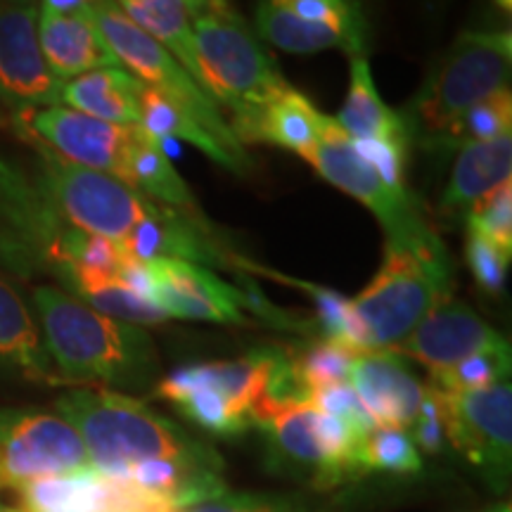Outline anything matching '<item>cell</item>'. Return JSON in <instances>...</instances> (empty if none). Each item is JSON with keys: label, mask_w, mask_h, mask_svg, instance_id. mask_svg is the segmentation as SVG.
<instances>
[{"label": "cell", "mask_w": 512, "mask_h": 512, "mask_svg": "<svg viewBox=\"0 0 512 512\" xmlns=\"http://www.w3.org/2000/svg\"><path fill=\"white\" fill-rule=\"evenodd\" d=\"M34 306L62 384L143 389L157 377V349L140 325L114 320L50 285L36 287Z\"/></svg>", "instance_id": "obj_1"}, {"label": "cell", "mask_w": 512, "mask_h": 512, "mask_svg": "<svg viewBox=\"0 0 512 512\" xmlns=\"http://www.w3.org/2000/svg\"><path fill=\"white\" fill-rule=\"evenodd\" d=\"M55 411L79 434L98 475L121 479L145 460H207L216 451L133 396L105 387L62 394Z\"/></svg>", "instance_id": "obj_2"}, {"label": "cell", "mask_w": 512, "mask_h": 512, "mask_svg": "<svg viewBox=\"0 0 512 512\" xmlns=\"http://www.w3.org/2000/svg\"><path fill=\"white\" fill-rule=\"evenodd\" d=\"M190 15L200 83L230 112V131L240 140L254 119L292 86L230 0H190Z\"/></svg>", "instance_id": "obj_3"}, {"label": "cell", "mask_w": 512, "mask_h": 512, "mask_svg": "<svg viewBox=\"0 0 512 512\" xmlns=\"http://www.w3.org/2000/svg\"><path fill=\"white\" fill-rule=\"evenodd\" d=\"M453 264L432 230L387 240L384 261L370 285L351 299L363 351L396 349L418 323L453 297Z\"/></svg>", "instance_id": "obj_4"}, {"label": "cell", "mask_w": 512, "mask_h": 512, "mask_svg": "<svg viewBox=\"0 0 512 512\" xmlns=\"http://www.w3.org/2000/svg\"><path fill=\"white\" fill-rule=\"evenodd\" d=\"M510 31H463L434 64L403 114L408 138L427 150H448L463 114L510 83Z\"/></svg>", "instance_id": "obj_5"}, {"label": "cell", "mask_w": 512, "mask_h": 512, "mask_svg": "<svg viewBox=\"0 0 512 512\" xmlns=\"http://www.w3.org/2000/svg\"><path fill=\"white\" fill-rule=\"evenodd\" d=\"M88 15L98 27L100 36L105 38L107 48L117 57L119 67H126V72L136 76L143 86L152 88L174 102L176 107H181L183 112H188L245 169L252 166L245 145L235 138L228 119L221 114L219 102L185 72L181 62L169 50L159 46L152 36H147L138 24H133L114 0H98V3L88 5Z\"/></svg>", "instance_id": "obj_6"}, {"label": "cell", "mask_w": 512, "mask_h": 512, "mask_svg": "<svg viewBox=\"0 0 512 512\" xmlns=\"http://www.w3.org/2000/svg\"><path fill=\"white\" fill-rule=\"evenodd\" d=\"M280 349H259L238 361L185 366L157 384V396L216 437H235L252 427L256 401L266 392Z\"/></svg>", "instance_id": "obj_7"}, {"label": "cell", "mask_w": 512, "mask_h": 512, "mask_svg": "<svg viewBox=\"0 0 512 512\" xmlns=\"http://www.w3.org/2000/svg\"><path fill=\"white\" fill-rule=\"evenodd\" d=\"M38 181L64 223L83 233L110 238L119 245H124L140 226L169 209L119 178L64 162L46 145L41 147Z\"/></svg>", "instance_id": "obj_8"}, {"label": "cell", "mask_w": 512, "mask_h": 512, "mask_svg": "<svg viewBox=\"0 0 512 512\" xmlns=\"http://www.w3.org/2000/svg\"><path fill=\"white\" fill-rule=\"evenodd\" d=\"M325 181L354 197L375 214L382 223L387 240H406L432 230L422 216L408 188H394L380 176V171L356 150L335 117L323 114L318 126V140L306 157Z\"/></svg>", "instance_id": "obj_9"}, {"label": "cell", "mask_w": 512, "mask_h": 512, "mask_svg": "<svg viewBox=\"0 0 512 512\" xmlns=\"http://www.w3.org/2000/svg\"><path fill=\"white\" fill-rule=\"evenodd\" d=\"M256 36L285 53L323 50L368 55L370 24L363 0H256Z\"/></svg>", "instance_id": "obj_10"}, {"label": "cell", "mask_w": 512, "mask_h": 512, "mask_svg": "<svg viewBox=\"0 0 512 512\" xmlns=\"http://www.w3.org/2000/svg\"><path fill=\"white\" fill-rule=\"evenodd\" d=\"M41 181L27 178L0 159V264L29 275H62V249L69 233Z\"/></svg>", "instance_id": "obj_11"}, {"label": "cell", "mask_w": 512, "mask_h": 512, "mask_svg": "<svg viewBox=\"0 0 512 512\" xmlns=\"http://www.w3.org/2000/svg\"><path fill=\"white\" fill-rule=\"evenodd\" d=\"M86 446L60 413L0 408V489L86 470Z\"/></svg>", "instance_id": "obj_12"}, {"label": "cell", "mask_w": 512, "mask_h": 512, "mask_svg": "<svg viewBox=\"0 0 512 512\" xmlns=\"http://www.w3.org/2000/svg\"><path fill=\"white\" fill-rule=\"evenodd\" d=\"M444 394L446 441L482 470L486 482L503 491L512 463L510 380L465 394Z\"/></svg>", "instance_id": "obj_13"}, {"label": "cell", "mask_w": 512, "mask_h": 512, "mask_svg": "<svg viewBox=\"0 0 512 512\" xmlns=\"http://www.w3.org/2000/svg\"><path fill=\"white\" fill-rule=\"evenodd\" d=\"M12 124L34 140H41L64 162L100 171L126 183L128 152L136 126H119L69 107H38L12 117Z\"/></svg>", "instance_id": "obj_14"}, {"label": "cell", "mask_w": 512, "mask_h": 512, "mask_svg": "<svg viewBox=\"0 0 512 512\" xmlns=\"http://www.w3.org/2000/svg\"><path fill=\"white\" fill-rule=\"evenodd\" d=\"M0 105L15 114L62 105V83L38 43L36 5L0 3Z\"/></svg>", "instance_id": "obj_15"}, {"label": "cell", "mask_w": 512, "mask_h": 512, "mask_svg": "<svg viewBox=\"0 0 512 512\" xmlns=\"http://www.w3.org/2000/svg\"><path fill=\"white\" fill-rule=\"evenodd\" d=\"M145 264L152 304L159 306L166 318L247 325L245 309L254 306L252 294L226 283L209 268L178 259H155Z\"/></svg>", "instance_id": "obj_16"}, {"label": "cell", "mask_w": 512, "mask_h": 512, "mask_svg": "<svg viewBox=\"0 0 512 512\" xmlns=\"http://www.w3.org/2000/svg\"><path fill=\"white\" fill-rule=\"evenodd\" d=\"M508 347V339L491 328L475 309L451 297L427 313L418 328L389 351L413 358L430 370V375H439L465 358Z\"/></svg>", "instance_id": "obj_17"}, {"label": "cell", "mask_w": 512, "mask_h": 512, "mask_svg": "<svg viewBox=\"0 0 512 512\" xmlns=\"http://www.w3.org/2000/svg\"><path fill=\"white\" fill-rule=\"evenodd\" d=\"M252 425L261 427L271 441V451L294 472L309 475L313 484L335 486L344 482L335 458L320 434L318 408L304 403H256Z\"/></svg>", "instance_id": "obj_18"}, {"label": "cell", "mask_w": 512, "mask_h": 512, "mask_svg": "<svg viewBox=\"0 0 512 512\" xmlns=\"http://www.w3.org/2000/svg\"><path fill=\"white\" fill-rule=\"evenodd\" d=\"M349 384L377 427H411L425 396L406 361L389 349L361 351L351 363Z\"/></svg>", "instance_id": "obj_19"}, {"label": "cell", "mask_w": 512, "mask_h": 512, "mask_svg": "<svg viewBox=\"0 0 512 512\" xmlns=\"http://www.w3.org/2000/svg\"><path fill=\"white\" fill-rule=\"evenodd\" d=\"M38 43L50 74L64 83L93 69L119 67L117 57L107 48L93 24L88 8L81 12H53L41 8L38 12Z\"/></svg>", "instance_id": "obj_20"}, {"label": "cell", "mask_w": 512, "mask_h": 512, "mask_svg": "<svg viewBox=\"0 0 512 512\" xmlns=\"http://www.w3.org/2000/svg\"><path fill=\"white\" fill-rule=\"evenodd\" d=\"M0 373L41 384H62L36 318L8 278L0 275Z\"/></svg>", "instance_id": "obj_21"}, {"label": "cell", "mask_w": 512, "mask_h": 512, "mask_svg": "<svg viewBox=\"0 0 512 512\" xmlns=\"http://www.w3.org/2000/svg\"><path fill=\"white\" fill-rule=\"evenodd\" d=\"M512 171V138L503 136L486 143H467L458 147L446 192L441 195L439 209L446 216H463L479 200L510 181Z\"/></svg>", "instance_id": "obj_22"}, {"label": "cell", "mask_w": 512, "mask_h": 512, "mask_svg": "<svg viewBox=\"0 0 512 512\" xmlns=\"http://www.w3.org/2000/svg\"><path fill=\"white\" fill-rule=\"evenodd\" d=\"M140 83L121 67H102L62 83V102L69 110L119 126H140Z\"/></svg>", "instance_id": "obj_23"}, {"label": "cell", "mask_w": 512, "mask_h": 512, "mask_svg": "<svg viewBox=\"0 0 512 512\" xmlns=\"http://www.w3.org/2000/svg\"><path fill=\"white\" fill-rule=\"evenodd\" d=\"M126 185L140 190L150 200L162 202L164 207L178 211L185 219L200 223V226H209L204 221L200 204L192 197L190 188L162 150V143H157L143 126H136V133H133L126 166Z\"/></svg>", "instance_id": "obj_24"}, {"label": "cell", "mask_w": 512, "mask_h": 512, "mask_svg": "<svg viewBox=\"0 0 512 512\" xmlns=\"http://www.w3.org/2000/svg\"><path fill=\"white\" fill-rule=\"evenodd\" d=\"M335 121L351 140H377V143L406 140L411 143L401 114L389 110L377 93L368 57L351 60L349 93Z\"/></svg>", "instance_id": "obj_25"}, {"label": "cell", "mask_w": 512, "mask_h": 512, "mask_svg": "<svg viewBox=\"0 0 512 512\" xmlns=\"http://www.w3.org/2000/svg\"><path fill=\"white\" fill-rule=\"evenodd\" d=\"M320 117L323 112H318L306 95L290 88L254 119V124L242 133L240 143L278 145L306 159L318 140Z\"/></svg>", "instance_id": "obj_26"}, {"label": "cell", "mask_w": 512, "mask_h": 512, "mask_svg": "<svg viewBox=\"0 0 512 512\" xmlns=\"http://www.w3.org/2000/svg\"><path fill=\"white\" fill-rule=\"evenodd\" d=\"M121 12L147 36L169 50L181 67L200 83L195 36H192L190 0H114ZM202 86V83H200Z\"/></svg>", "instance_id": "obj_27"}, {"label": "cell", "mask_w": 512, "mask_h": 512, "mask_svg": "<svg viewBox=\"0 0 512 512\" xmlns=\"http://www.w3.org/2000/svg\"><path fill=\"white\" fill-rule=\"evenodd\" d=\"M138 112H140V126L150 133L157 143L169 138L185 140V143L195 145L197 150H202L204 155L219 162L226 169L242 174L247 171L238 159L230 157V152L223 147L219 140L211 136L209 131L197 124L188 112H183L181 107H176L174 102L166 100L164 95H159L152 88L140 86V98H138Z\"/></svg>", "instance_id": "obj_28"}, {"label": "cell", "mask_w": 512, "mask_h": 512, "mask_svg": "<svg viewBox=\"0 0 512 512\" xmlns=\"http://www.w3.org/2000/svg\"><path fill=\"white\" fill-rule=\"evenodd\" d=\"M361 351L347 347V344L332 342V339H313L302 349L287 351L294 375L309 392V399L318 389L332 387V384L349 382L351 363Z\"/></svg>", "instance_id": "obj_29"}, {"label": "cell", "mask_w": 512, "mask_h": 512, "mask_svg": "<svg viewBox=\"0 0 512 512\" xmlns=\"http://www.w3.org/2000/svg\"><path fill=\"white\" fill-rule=\"evenodd\" d=\"M361 470H384L396 475H415L422 470L420 451L411 434L399 427H375L366 434L358 451Z\"/></svg>", "instance_id": "obj_30"}, {"label": "cell", "mask_w": 512, "mask_h": 512, "mask_svg": "<svg viewBox=\"0 0 512 512\" xmlns=\"http://www.w3.org/2000/svg\"><path fill=\"white\" fill-rule=\"evenodd\" d=\"M510 377V347L484 351L465 361L456 363L444 373L432 375V387L446 394H465L479 392V389L494 387Z\"/></svg>", "instance_id": "obj_31"}, {"label": "cell", "mask_w": 512, "mask_h": 512, "mask_svg": "<svg viewBox=\"0 0 512 512\" xmlns=\"http://www.w3.org/2000/svg\"><path fill=\"white\" fill-rule=\"evenodd\" d=\"M512 133V95L510 88H503L489 98L479 102L463 114L458 126L453 128L451 147H463L467 143H486Z\"/></svg>", "instance_id": "obj_32"}, {"label": "cell", "mask_w": 512, "mask_h": 512, "mask_svg": "<svg viewBox=\"0 0 512 512\" xmlns=\"http://www.w3.org/2000/svg\"><path fill=\"white\" fill-rule=\"evenodd\" d=\"M467 233L489 240L512 254V185L510 181L496 188L465 214Z\"/></svg>", "instance_id": "obj_33"}, {"label": "cell", "mask_w": 512, "mask_h": 512, "mask_svg": "<svg viewBox=\"0 0 512 512\" xmlns=\"http://www.w3.org/2000/svg\"><path fill=\"white\" fill-rule=\"evenodd\" d=\"M81 302L114 320L140 325V328H143V325H159L166 320V313L159 309V306L152 304L150 299L140 297V294L133 290H128V287L121 283H110L83 294Z\"/></svg>", "instance_id": "obj_34"}, {"label": "cell", "mask_w": 512, "mask_h": 512, "mask_svg": "<svg viewBox=\"0 0 512 512\" xmlns=\"http://www.w3.org/2000/svg\"><path fill=\"white\" fill-rule=\"evenodd\" d=\"M465 259L475 275L477 285L489 294H501L508 278V266L512 254L503 252L501 247L491 245L489 240L479 238L475 233H467L465 240Z\"/></svg>", "instance_id": "obj_35"}, {"label": "cell", "mask_w": 512, "mask_h": 512, "mask_svg": "<svg viewBox=\"0 0 512 512\" xmlns=\"http://www.w3.org/2000/svg\"><path fill=\"white\" fill-rule=\"evenodd\" d=\"M411 439L425 453L439 456L446 446V408L444 394L434 387H425V396L413 420Z\"/></svg>", "instance_id": "obj_36"}, {"label": "cell", "mask_w": 512, "mask_h": 512, "mask_svg": "<svg viewBox=\"0 0 512 512\" xmlns=\"http://www.w3.org/2000/svg\"><path fill=\"white\" fill-rule=\"evenodd\" d=\"M174 512H299L292 501L278 496H261V494H228L209 498L190 508Z\"/></svg>", "instance_id": "obj_37"}, {"label": "cell", "mask_w": 512, "mask_h": 512, "mask_svg": "<svg viewBox=\"0 0 512 512\" xmlns=\"http://www.w3.org/2000/svg\"><path fill=\"white\" fill-rule=\"evenodd\" d=\"M0 3H10V5H34V0H0Z\"/></svg>", "instance_id": "obj_38"}, {"label": "cell", "mask_w": 512, "mask_h": 512, "mask_svg": "<svg viewBox=\"0 0 512 512\" xmlns=\"http://www.w3.org/2000/svg\"><path fill=\"white\" fill-rule=\"evenodd\" d=\"M8 114H5V107L3 105H0V128H3V126H8Z\"/></svg>", "instance_id": "obj_39"}, {"label": "cell", "mask_w": 512, "mask_h": 512, "mask_svg": "<svg viewBox=\"0 0 512 512\" xmlns=\"http://www.w3.org/2000/svg\"><path fill=\"white\" fill-rule=\"evenodd\" d=\"M496 3H498V8H503L505 12L512 10V0H496Z\"/></svg>", "instance_id": "obj_40"}, {"label": "cell", "mask_w": 512, "mask_h": 512, "mask_svg": "<svg viewBox=\"0 0 512 512\" xmlns=\"http://www.w3.org/2000/svg\"><path fill=\"white\" fill-rule=\"evenodd\" d=\"M0 512H24V510H19V508H10V505H3V503H0Z\"/></svg>", "instance_id": "obj_41"}, {"label": "cell", "mask_w": 512, "mask_h": 512, "mask_svg": "<svg viewBox=\"0 0 512 512\" xmlns=\"http://www.w3.org/2000/svg\"><path fill=\"white\" fill-rule=\"evenodd\" d=\"M494 512H510V508H508V505H505V508H496Z\"/></svg>", "instance_id": "obj_42"}, {"label": "cell", "mask_w": 512, "mask_h": 512, "mask_svg": "<svg viewBox=\"0 0 512 512\" xmlns=\"http://www.w3.org/2000/svg\"><path fill=\"white\" fill-rule=\"evenodd\" d=\"M50 512H72V510H50Z\"/></svg>", "instance_id": "obj_43"}]
</instances>
